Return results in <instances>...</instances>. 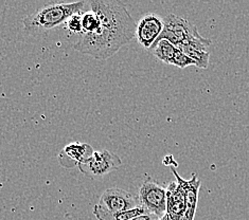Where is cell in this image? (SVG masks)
<instances>
[{"label":"cell","instance_id":"1","mask_svg":"<svg viewBox=\"0 0 249 220\" xmlns=\"http://www.w3.org/2000/svg\"><path fill=\"white\" fill-rule=\"evenodd\" d=\"M90 10L100 19L92 33L81 34L74 49L96 59H107L135 38L136 25L126 5L114 0H92Z\"/></svg>","mask_w":249,"mask_h":220},{"label":"cell","instance_id":"2","mask_svg":"<svg viewBox=\"0 0 249 220\" xmlns=\"http://www.w3.org/2000/svg\"><path fill=\"white\" fill-rule=\"evenodd\" d=\"M84 1L50 3L22 18L25 32L29 35H38L66 22L71 16L82 13Z\"/></svg>","mask_w":249,"mask_h":220},{"label":"cell","instance_id":"3","mask_svg":"<svg viewBox=\"0 0 249 220\" xmlns=\"http://www.w3.org/2000/svg\"><path fill=\"white\" fill-rule=\"evenodd\" d=\"M163 30L155 43L165 39L175 47L187 44L193 47L194 49L208 52L211 40L201 36L198 33L197 28L188 19L175 14H169L163 17Z\"/></svg>","mask_w":249,"mask_h":220},{"label":"cell","instance_id":"4","mask_svg":"<svg viewBox=\"0 0 249 220\" xmlns=\"http://www.w3.org/2000/svg\"><path fill=\"white\" fill-rule=\"evenodd\" d=\"M122 165L121 159L106 150L93 152L92 156L78 165L83 175L90 179H102Z\"/></svg>","mask_w":249,"mask_h":220},{"label":"cell","instance_id":"5","mask_svg":"<svg viewBox=\"0 0 249 220\" xmlns=\"http://www.w3.org/2000/svg\"><path fill=\"white\" fill-rule=\"evenodd\" d=\"M139 201L141 206L160 219L167 212V188L146 178L139 188Z\"/></svg>","mask_w":249,"mask_h":220},{"label":"cell","instance_id":"6","mask_svg":"<svg viewBox=\"0 0 249 220\" xmlns=\"http://www.w3.org/2000/svg\"><path fill=\"white\" fill-rule=\"evenodd\" d=\"M163 27V17L155 13L145 14L136 25L135 37L144 49L150 50L161 34Z\"/></svg>","mask_w":249,"mask_h":220},{"label":"cell","instance_id":"7","mask_svg":"<svg viewBox=\"0 0 249 220\" xmlns=\"http://www.w3.org/2000/svg\"><path fill=\"white\" fill-rule=\"evenodd\" d=\"M100 207L109 213H119L135 209L139 206L138 200L133 194L124 191L119 187L107 188L101 195L100 200L97 203Z\"/></svg>","mask_w":249,"mask_h":220},{"label":"cell","instance_id":"8","mask_svg":"<svg viewBox=\"0 0 249 220\" xmlns=\"http://www.w3.org/2000/svg\"><path fill=\"white\" fill-rule=\"evenodd\" d=\"M93 153L89 144L73 142L65 146L58 154V162L65 169H73L85 160L90 158Z\"/></svg>","mask_w":249,"mask_h":220},{"label":"cell","instance_id":"9","mask_svg":"<svg viewBox=\"0 0 249 220\" xmlns=\"http://www.w3.org/2000/svg\"><path fill=\"white\" fill-rule=\"evenodd\" d=\"M186 211V196L177 182H171L167 188V212L164 215L170 220H179Z\"/></svg>","mask_w":249,"mask_h":220},{"label":"cell","instance_id":"10","mask_svg":"<svg viewBox=\"0 0 249 220\" xmlns=\"http://www.w3.org/2000/svg\"><path fill=\"white\" fill-rule=\"evenodd\" d=\"M174 176L176 177V182L182 187L186 196V206L191 209H196L198 201V191L200 186V181L196 175L192 177L191 180H183L182 178L177 174L176 170L172 169Z\"/></svg>","mask_w":249,"mask_h":220},{"label":"cell","instance_id":"11","mask_svg":"<svg viewBox=\"0 0 249 220\" xmlns=\"http://www.w3.org/2000/svg\"><path fill=\"white\" fill-rule=\"evenodd\" d=\"M145 213H147V211L141 205L135 207V209L119 213L106 212L98 204L93 206V215L96 216L98 220H132L133 218L140 216Z\"/></svg>","mask_w":249,"mask_h":220},{"label":"cell","instance_id":"12","mask_svg":"<svg viewBox=\"0 0 249 220\" xmlns=\"http://www.w3.org/2000/svg\"><path fill=\"white\" fill-rule=\"evenodd\" d=\"M149 51L153 53L159 61H161L164 64L171 65L177 51V47H175L173 44H171L170 41L162 39L154 44Z\"/></svg>","mask_w":249,"mask_h":220},{"label":"cell","instance_id":"13","mask_svg":"<svg viewBox=\"0 0 249 220\" xmlns=\"http://www.w3.org/2000/svg\"><path fill=\"white\" fill-rule=\"evenodd\" d=\"M182 53H185L187 56L192 59L194 62L195 66L201 69H207L209 66V58H210V52L200 51L197 49H194L193 47L189 46L187 44H182L177 47Z\"/></svg>","mask_w":249,"mask_h":220},{"label":"cell","instance_id":"14","mask_svg":"<svg viewBox=\"0 0 249 220\" xmlns=\"http://www.w3.org/2000/svg\"><path fill=\"white\" fill-rule=\"evenodd\" d=\"M100 19L98 15L94 13L93 11H88L85 13H82V26H83V32L82 34L92 33L99 28Z\"/></svg>","mask_w":249,"mask_h":220},{"label":"cell","instance_id":"15","mask_svg":"<svg viewBox=\"0 0 249 220\" xmlns=\"http://www.w3.org/2000/svg\"><path fill=\"white\" fill-rule=\"evenodd\" d=\"M65 25H66V29L70 33L81 35L83 32L82 13L74 14L73 16H71L70 18L66 22H65Z\"/></svg>","mask_w":249,"mask_h":220},{"label":"cell","instance_id":"16","mask_svg":"<svg viewBox=\"0 0 249 220\" xmlns=\"http://www.w3.org/2000/svg\"><path fill=\"white\" fill-rule=\"evenodd\" d=\"M171 65H173V66L181 68V69H185L189 66H195V64L192 59L189 56H187L185 53H182L178 48H177V51L175 53L174 58L173 61H172Z\"/></svg>","mask_w":249,"mask_h":220},{"label":"cell","instance_id":"17","mask_svg":"<svg viewBox=\"0 0 249 220\" xmlns=\"http://www.w3.org/2000/svg\"><path fill=\"white\" fill-rule=\"evenodd\" d=\"M195 212H196V209H191V207L186 206V211L182 214V216L179 218V220H194Z\"/></svg>","mask_w":249,"mask_h":220},{"label":"cell","instance_id":"18","mask_svg":"<svg viewBox=\"0 0 249 220\" xmlns=\"http://www.w3.org/2000/svg\"><path fill=\"white\" fill-rule=\"evenodd\" d=\"M158 219L159 218L157 216L153 215V214L147 212L145 214H142V215H140V216H137V217L133 218L132 220H158Z\"/></svg>","mask_w":249,"mask_h":220}]
</instances>
